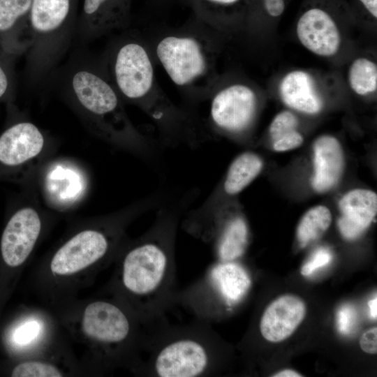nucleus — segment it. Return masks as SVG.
<instances>
[{
	"label": "nucleus",
	"mask_w": 377,
	"mask_h": 377,
	"mask_svg": "<svg viewBox=\"0 0 377 377\" xmlns=\"http://www.w3.org/2000/svg\"><path fill=\"white\" fill-rule=\"evenodd\" d=\"M343 166V154L339 141L331 135L319 137L313 144L314 190L323 193L334 187L342 175Z\"/></svg>",
	"instance_id": "dca6fc26"
},
{
	"label": "nucleus",
	"mask_w": 377,
	"mask_h": 377,
	"mask_svg": "<svg viewBox=\"0 0 377 377\" xmlns=\"http://www.w3.org/2000/svg\"><path fill=\"white\" fill-rule=\"evenodd\" d=\"M357 320L356 309L351 304H345L337 311V327L343 335H349L355 330Z\"/></svg>",
	"instance_id": "bb28decb"
},
{
	"label": "nucleus",
	"mask_w": 377,
	"mask_h": 377,
	"mask_svg": "<svg viewBox=\"0 0 377 377\" xmlns=\"http://www.w3.org/2000/svg\"><path fill=\"white\" fill-rule=\"evenodd\" d=\"M279 91L283 102L298 111L315 114L322 108L323 102L313 80L305 71H294L286 75L280 84Z\"/></svg>",
	"instance_id": "f3484780"
},
{
	"label": "nucleus",
	"mask_w": 377,
	"mask_h": 377,
	"mask_svg": "<svg viewBox=\"0 0 377 377\" xmlns=\"http://www.w3.org/2000/svg\"><path fill=\"white\" fill-rule=\"evenodd\" d=\"M82 329L88 337L104 343H117L126 338L129 322L116 306L106 302L89 304L84 312Z\"/></svg>",
	"instance_id": "ddd939ff"
},
{
	"label": "nucleus",
	"mask_w": 377,
	"mask_h": 377,
	"mask_svg": "<svg viewBox=\"0 0 377 377\" xmlns=\"http://www.w3.org/2000/svg\"><path fill=\"white\" fill-rule=\"evenodd\" d=\"M43 145V135L36 126L25 121L15 124L0 135V162L20 165L37 156Z\"/></svg>",
	"instance_id": "2eb2a0df"
},
{
	"label": "nucleus",
	"mask_w": 377,
	"mask_h": 377,
	"mask_svg": "<svg viewBox=\"0 0 377 377\" xmlns=\"http://www.w3.org/2000/svg\"><path fill=\"white\" fill-rule=\"evenodd\" d=\"M108 249V242L103 233L92 230L82 231L56 252L51 270L59 275L73 274L101 259Z\"/></svg>",
	"instance_id": "0eeeda50"
},
{
	"label": "nucleus",
	"mask_w": 377,
	"mask_h": 377,
	"mask_svg": "<svg viewBox=\"0 0 377 377\" xmlns=\"http://www.w3.org/2000/svg\"><path fill=\"white\" fill-rule=\"evenodd\" d=\"M369 307L370 316L373 319H376L377 317V297H375L370 300L368 302Z\"/></svg>",
	"instance_id": "473e14b6"
},
{
	"label": "nucleus",
	"mask_w": 377,
	"mask_h": 377,
	"mask_svg": "<svg viewBox=\"0 0 377 377\" xmlns=\"http://www.w3.org/2000/svg\"><path fill=\"white\" fill-rule=\"evenodd\" d=\"M349 84L352 89L360 95L374 92L377 88V66L366 59L355 60L349 68Z\"/></svg>",
	"instance_id": "5701e85b"
},
{
	"label": "nucleus",
	"mask_w": 377,
	"mask_h": 377,
	"mask_svg": "<svg viewBox=\"0 0 377 377\" xmlns=\"http://www.w3.org/2000/svg\"><path fill=\"white\" fill-rule=\"evenodd\" d=\"M332 258L330 251L325 248L317 249L311 258L302 265L301 274L303 276H310L316 270L328 265Z\"/></svg>",
	"instance_id": "cd10ccee"
},
{
	"label": "nucleus",
	"mask_w": 377,
	"mask_h": 377,
	"mask_svg": "<svg viewBox=\"0 0 377 377\" xmlns=\"http://www.w3.org/2000/svg\"><path fill=\"white\" fill-rule=\"evenodd\" d=\"M246 0H188L198 17L204 22H213L226 9L234 8Z\"/></svg>",
	"instance_id": "b1692460"
},
{
	"label": "nucleus",
	"mask_w": 377,
	"mask_h": 377,
	"mask_svg": "<svg viewBox=\"0 0 377 377\" xmlns=\"http://www.w3.org/2000/svg\"><path fill=\"white\" fill-rule=\"evenodd\" d=\"M14 57L0 51V99L8 95L14 88Z\"/></svg>",
	"instance_id": "a878e982"
},
{
	"label": "nucleus",
	"mask_w": 377,
	"mask_h": 377,
	"mask_svg": "<svg viewBox=\"0 0 377 377\" xmlns=\"http://www.w3.org/2000/svg\"><path fill=\"white\" fill-rule=\"evenodd\" d=\"M75 0H32L29 15L31 45L29 74L40 78L57 64L67 49L74 28Z\"/></svg>",
	"instance_id": "f03ea898"
},
{
	"label": "nucleus",
	"mask_w": 377,
	"mask_h": 377,
	"mask_svg": "<svg viewBox=\"0 0 377 377\" xmlns=\"http://www.w3.org/2000/svg\"><path fill=\"white\" fill-rule=\"evenodd\" d=\"M39 330L40 326L36 321H29L15 331L13 340L19 345L28 344L36 337Z\"/></svg>",
	"instance_id": "c85d7f7f"
},
{
	"label": "nucleus",
	"mask_w": 377,
	"mask_h": 377,
	"mask_svg": "<svg viewBox=\"0 0 377 377\" xmlns=\"http://www.w3.org/2000/svg\"><path fill=\"white\" fill-rule=\"evenodd\" d=\"M297 118L289 111H283L274 118L269 132L275 151H286L302 145L303 137L297 131Z\"/></svg>",
	"instance_id": "aec40b11"
},
{
	"label": "nucleus",
	"mask_w": 377,
	"mask_h": 377,
	"mask_svg": "<svg viewBox=\"0 0 377 377\" xmlns=\"http://www.w3.org/2000/svg\"><path fill=\"white\" fill-rule=\"evenodd\" d=\"M306 313V304L300 297L290 294L281 295L264 311L260 322V333L269 342H281L293 334Z\"/></svg>",
	"instance_id": "9d476101"
},
{
	"label": "nucleus",
	"mask_w": 377,
	"mask_h": 377,
	"mask_svg": "<svg viewBox=\"0 0 377 377\" xmlns=\"http://www.w3.org/2000/svg\"><path fill=\"white\" fill-rule=\"evenodd\" d=\"M257 100L249 87L235 84L218 91L210 107V119L221 130L238 133L251 124L256 110Z\"/></svg>",
	"instance_id": "39448f33"
},
{
	"label": "nucleus",
	"mask_w": 377,
	"mask_h": 377,
	"mask_svg": "<svg viewBox=\"0 0 377 377\" xmlns=\"http://www.w3.org/2000/svg\"><path fill=\"white\" fill-rule=\"evenodd\" d=\"M340 232L347 239H355L374 221L377 212V195L367 189H355L339 202Z\"/></svg>",
	"instance_id": "4468645a"
},
{
	"label": "nucleus",
	"mask_w": 377,
	"mask_h": 377,
	"mask_svg": "<svg viewBox=\"0 0 377 377\" xmlns=\"http://www.w3.org/2000/svg\"><path fill=\"white\" fill-rule=\"evenodd\" d=\"M297 34L306 48L320 56H332L340 47L339 29L330 14L321 8H308L301 15Z\"/></svg>",
	"instance_id": "1a4fd4ad"
},
{
	"label": "nucleus",
	"mask_w": 377,
	"mask_h": 377,
	"mask_svg": "<svg viewBox=\"0 0 377 377\" xmlns=\"http://www.w3.org/2000/svg\"><path fill=\"white\" fill-rule=\"evenodd\" d=\"M32 0H0V51L13 56L31 45L29 15Z\"/></svg>",
	"instance_id": "f8f14e48"
},
{
	"label": "nucleus",
	"mask_w": 377,
	"mask_h": 377,
	"mask_svg": "<svg viewBox=\"0 0 377 377\" xmlns=\"http://www.w3.org/2000/svg\"><path fill=\"white\" fill-rule=\"evenodd\" d=\"M67 88L81 107L101 119L108 130L154 145L151 139L133 130L121 108L119 94L111 82L98 71L87 67L75 69L68 78Z\"/></svg>",
	"instance_id": "7ed1b4c3"
},
{
	"label": "nucleus",
	"mask_w": 377,
	"mask_h": 377,
	"mask_svg": "<svg viewBox=\"0 0 377 377\" xmlns=\"http://www.w3.org/2000/svg\"><path fill=\"white\" fill-rule=\"evenodd\" d=\"M332 222L327 207L318 205L309 209L302 217L297 228V239L301 247L320 237Z\"/></svg>",
	"instance_id": "412c9836"
},
{
	"label": "nucleus",
	"mask_w": 377,
	"mask_h": 377,
	"mask_svg": "<svg viewBox=\"0 0 377 377\" xmlns=\"http://www.w3.org/2000/svg\"><path fill=\"white\" fill-rule=\"evenodd\" d=\"M131 1L84 0L78 30L80 35L93 38L126 27Z\"/></svg>",
	"instance_id": "9b49d317"
},
{
	"label": "nucleus",
	"mask_w": 377,
	"mask_h": 377,
	"mask_svg": "<svg viewBox=\"0 0 377 377\" xmlns=\"http://www.w3.org/2000/svg\"><path fill=\"white\" fill-rule=\"evenodd\" d=\"M249 231L241 215L227 220L217 244V253L222 262H231L242 256L248 244Z\"/></svg>",
	"instance_id": "6ab92c4d"
},
{
	"label": "nucleus",
	"mask_w": 377,
	"mask_h": 377,
	"mask_svg": "<svg viewBox=\"0 0 377 377\" xmlns=\"http://www.w3.org/2000/svg\"><path fill=\"white\" fill-rule=\"evenodd\" d=\"M360 346L363 351L369 354L377 353V328L371 327L366 330L361 336Z\"/></svg>",
	"instance_id": "c756f323"
},
{
	"label": "nucleus",
	"mask_w": 377,
	"mask_h": 377,
	"mask_svg": "<svg viewBox=\"0 0 377 377\" xmlns=\"http://www.w3.org/2000/svg\"><path fill=\"white\" fill-rule=\"evenodd\" d=\"M262 168L260 158L253 152L246 151L232 161L225 177L240 192L259 175Z\"/></svg>",
	"instance_id": "4be33fe9"
},
{
	"label": "nucleus",
	"mask_w": 377,
	"mask_h": 377,
	"mask_svg": "<svg viewBox=\"0 0 377 377\" xmlns=\"http://www.w3.org/2000/svg\"><path fill=\"white\" fill-rule=\"evenodd\" d=\"M363 8L375 19L377 17V0H359Z\"/></svg>",
	"instance_id": "7c9ffc66"
},
{
	"label": "nucleus",
	"mask_w": 377,
	"mask_h": 377,
	"mask_svg": "<svg viewBox=\"0 0 377 377\" xmlns=\"http://www.w3.org/2000/svg\"><path fill=\"white\" fill-rule=\"evenodd\" d=\"M157 58L170 80L180 87H194L207 81L211 62L207 46L192 36L170 35L159 40Z\"/></svg>",
	"instance_id": "20e7f679"
},
{
	"label": "nucleus",
	"mask_w": 377,
	"mask_h": 377,
	"mask_svg": "<svg viewBox=\"0 0 377 377\" xmlns=\"http://www.w3.org/2000/svg\"><path fill=\"white\" fill-rule=\"evenodd\" d=\"M209 355L205 345L192 339L169 343L156 356L154 369L161 377H193L206 371Z\"/></svg>",
	"instance_id": "423d86ee"
},
{
	"label": "nucleus",
	"mask_w": 377,
	"mask_h": 377,
	"mask_svg": "<svg viewBox=\"0 0 377 377\" xmlns=\"http://www.w3.org/2000/svg\"><path fill=\"white\" fill-rule=\"evenodd\" d=\"M111 83L119 94L137 103L154 119L165 144L194 147L201 132L184 110L176 107L156 87L154 69L145 47L136 40L119 44L109 61Z\"/></svg>",
	"instance_id": "f257e3e1"
},
{
	"label": "nucleus",
	"mask_w": 377,
	"mask_h": 377,
	"mask_svg": "<svg viewBox=\"0 0 377 377\" xmlns=\"http://www.w3.org/2000/svg\"><path fill=\"white\" fill-rule=\"evenodd\" d=\"M213 284L228 304L238 302L251 286V279L245 269L238 264L223 262L211 271Z\"/></svg>",
	"instance_id": "a211bd4d"
},
{
	"label": "nucleus",
	"mask_w": 377,
	"mask_h": 377,
	"mask_svg": "<svg viewBox=\"0 0 377 377\" xmlns=\"http://www.w3.org/2000/svg\"><path fill=\"white\" fill-rule=\"evenodd\" d=\"M13 377H60L61 373L53 365L39 362L18 364L12 372Z\"/></svg>",
	"instance_id": "393cba45"
},
{
	"label": "nucleus",
	"mask_w": 377,
	"mask_h": 377,
	"mask_svg": "<svg viewBox=\"0 0 377 377\" xmlns=\"http://www.w3.org/2000/svg\"><path fill=\"white\" fill-rule=\"evenodd\" d=\"M41 223L31 208L17 211L8 222L1 240L4 262L10 267L22 265L31 252L40 234Z\"/></svg>",
	"instance_id": "6e6552de"
},
{
	"label": "nucleus",
	"mask_w": 377,
	"mask_h": 377,
	"mask_svg": "<svg viewBox=\"0 0 377 377\" xmlns=\"http://www.w3.org/2000/svg\"><path fill=\"white\" fill-rule=\"evenodd\" d=\"M272 376L274 377H297V376H302L298 372L292 370V369H283L282 371H280L274 375Z\"/></svg>",
	"instance_id": "2f4dec72"
}]
</instances>
